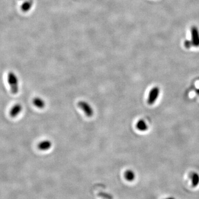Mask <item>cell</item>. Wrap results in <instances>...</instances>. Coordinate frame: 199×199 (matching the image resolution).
<instances>
[{
    "label": "cell",
    "instance_id": "cell-4",
    "mask_svg": "<svg viewBox=\"0 0 199 199\" xmlns=\"http://www.w3.org/2000/svg\"><path fill=\"white\" fill-rule=\"evenodd\" d=\"M191 42L195 47L199 46V31L195 26H193L191 28Z\"/></svg>",
    "mask_w": 199,
    "mask_h": 199
},
{
    "label": "cell",
    "instance_id": "cell-9",
    "mask_svg": "<svg viewBox=\"0 0 199 199\" xmlns=\"http://www.w3.org/2000/svg\"><path fill=\"white\" fill-rule=\"evenodd\" d=\"M33 103L35 106L39 109H43L46 105L45 101L40 98H35L33 99Z\"/></svg>",
    "mask_w": 199,
    "mask_h": 199
},
{
    "label": "cell",
    "instance_id": "cell-6",
    "mask_svg": "<svg viewBox=\"0 0 199 199\" xmlns=\"http://www.w3.org/2000/svg\"><path fill=\"white\" fill-rule=\"evenodd\" d=\"M52 142L49 140H45L40 142L38 145V148L39 150L42 151H46V150L49 149L52 147Z\"/></svg>",
    "mask_w": 199,
    "mask_h": 199
},
{
    "label": "cell",
    "instance_id": "cell-13",
    "mask_svg": "<svg viewBox=\"0 0 199 199\" xmlns=\"http://www.w3.org/2000/svg\"><path fill=\"white\" fill-rule=\"evenodd\" d=\"M175 199L174 197H166V198H165V199Z\"/></svg>",
    "mask_w": 199,
    "mask_h": 199
},
{
    "label": "cell",
    "instance_id": "cell-11",
    "mask_svg": "<svg viewBox=\"0 0 199 199\" xmlns=\"http://www.w3.org/2000/svg\"><path fill=\"white\" fill-rule=\"evenodd\" d=\"M136 128L139 131H145L147 130L148 127L144 120H141L137 123Z\"/></svg>",
    "mask_w": 199,
    "mask_h": 199
},
{
    "label": "cell",
    "instance_id": "cell-7",
    "mask_svg": "<svg viewBox=\"0 0 199 199\" xmlns=\"http://www.w3.org/2000/svg\"><path fill=\"white\" fill-rule=\"evenodd\" d=\"M33 0H26L21 6V10L23 12H27L33 6Z\"/></svg>",
    "mask_w": 199,
    "mask_h": 199
},
{
    "label": "cell",
    "instance_id": "cell-12",
    "mask_svg": "<svg viewBox=\"0 0 199 199\" xmlns=\"http://www.w3.org/2000/svg\"><path fill=\"white\" fill-rule=\"evenodd\" d=\"M184 44L185 47L187 49H190L192 46H193V45L191 40H186V41L184 42Z\"/></svg>",
    "mask_w": 199,
    "mask_h": 199
},
{
    "label": "cell",
    "instance_id": "cell-10",
    "mask_svg": "<svg viewBox=\"0 0 199 199\" xmlns=\"http://www.w3.org/2000/svg\"><path fill=\"white\" fill-rule=\"evenodd\" d=\"M190 177L191 179L193 186L197 187L199 184V175L196 172H193L190 175Z\"/></svg>",
    "mask_w": 199,
    "mask_h": 199
},
{
    "label": "cell",
    "instance_id": "cell-14",
    "mask_svg": "<svg viewBox=\"0 0 199 199\" xmlns=\"http://www.w3.org/2000/svg\"><path fill=\"white\" fill-rule=\"evenodd\" d=\"M197 93L198 95H199V89H197Z\"/></svg>",
    "mask_w": 199,
    "mask_h": 199
},
{
    "label": "cell",
    "instance_id": "cell-5",
    "mask_svg": "<svg viewBox=\"0 0 199 199\" xmlns=\"http://www.w3.org/2000/svg\"><path fill=\"white\" fill-rule=\"evenodd\" d=\"M22 106L21 104H17L14 105L10 110V116L12 118L16 117L22 111Z\"/></svg>",
    "mask_w": 199,
    "mask_h": 199
},
{
    "label": "cell",
    "instance_id": "cell-2",
    "mask_svg": "<svg viewBox=\"0 0 199 199\" xmlns=\"http://www.w3.org/2000/svg\"><path fill=\"white\" fill-rule=\"evenodd\" d=\"M78 106L84 111L85 115L89 117H91L94 115V110L93 108L87 102L84 101H80L78 104Z\"/></svg>",
    "mask_w": 199,
    "mask_h": 199
},
{
    "label": "cell",
    "instance_id": "cell-3",
    "mask_svg": "<svg viewBox=\"0 0 199 199\" xmlns=\"http://www.w3.org/2000/svg\"><path fill=\"white\" fill-rule=\"evenodd\" d=\"M160 94V89L159 87H154L151 89L148 98V104L149 105H153L156 102L158 98L159 95Z\"/></svg>",
    "mask_w": 199,
    "mask_h": 199
},
{
    "label": "cell",
    "instance_id": "cell-8",
    "mask_svg": "<svg viewBox=\"0 0 199 199\" xmlns=\"http://www.w3.org/2000/svg\"><path fill=\"white\" fill-rule=\"evenodd\" d=\"M124 177L125 180H127L128 181L131 182L135 179L136 174L132 170H127L124 174Z\"/></svg>",
    "mask_w": 199,
    "mask_h": 199
},
{
    "label": "cell",
    "instance_id": "cell-1",
    "mask_svg": "<svg viewBox=\"0 0 199 199\" xmlns=\"http://www.w3.org/2000/svg\"><path fill=\"white\" fill-rule=\"evenodd\" d=\"M7 80L10 86L11 92L14 95H16L19 91L18 80L16 75L14 72H9L7 75Z\"/></svg>",
    "mask_w": 199,
    "mask_h": 199
}]
</instances>
